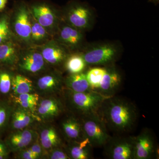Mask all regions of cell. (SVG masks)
<instances>
[{
	"mask_svg": "<svg viewBox=\"0 0 159 159\" xmlns=\"http://www.w3.org/2000/svg\"><path fill=\"white\" fill-rule=\"evenodd\" d=\"M13 27L15 32L20 39L25 42L31 40V13L25 3H18L15 11Z\"/></svg>",
	"mask_w": 159,
	"mask_h": 159,
	"instance_id": "cell-7",
	"label": "cell"
},
{
	"mask_svg": "<svg viewBox=\"0 0 159 159\" xmlns=\"http://www.w3.org/2000/svg\"><path fill=\"white\" fill-rule=\"evenodd\" d=\"M6 157L2 156H0V159H5L6 158Z\"/></svg>",
	"mask_w": 159,
	"mask_h": 159,
	"instance_id": "cell-36",
	"label": "cell"
},
{
	"mask_svg": "<svg viewBox=\"0 0 159 159\" xmlns=\"http://www.w3.org/2000/svg\"><path fill=\"white\" fill-rule=\"evenodd\" d=\"M92 148L86 138L81 141L70 142L66 151L70 159H88L92 157Z\"/></svg>",
	"mask_w": 159,
	"mask_h": 159,
	"instance_id": "cell-20",
	"label": "cell"
},
{
	"mask_svg": "<svg viewBox=\"0 0 159 159\" xmlns=\"http://www.w3.org/2000/svg\"><path fill=\"white\" fill-rule=\"evenodd\" d=\"M59 24L57 41L69 51L81 48L84 41V31L69 25L65 22Z\"/></svg>",
	"mask_w": 159,
	"mask_h": 159,
	"instance_id": "cell-9",
	"label": "cell"
},
{
	"mask_svg": "<svg viewBox=\"0 0 159 159\" xmlns=\"http://www.w3.org/2000/svg\"><path fill=\"white\" fill-rule=\"evenodd\" d=\"M133 142L134 159H151L157 153L154 139L148 129L133 137Z\"/></svg>",
	"mask_w": 159,
	"mask_h": 159,
	"instance_id": "cell-10",
	"label": "cell"
},
{
	"mask_svg": "<svg viewBox=\"0 0 159 159\" xmlns=\"http://www.w3.org/2000/svg\"><path fill=\"white\" fill-rule=\"evenodd\" d=\"M11 36L10 21L8 16L0 17V45L10 40Z\"/></svg>",
	"mask_w": 159,
	"mask_h": 159,
	"instance_id": "cell-28",
	"label": "cell"
},
{
	"mask_svg": "<svg viewBox=\"0 0 159 159\" xmlns=\"http://www.w3.org/2000/svg\"><path fill=\"white\" fill-rule=\"evenodd\" d=\"M103 147L108 158L134 159L133 137H111Z\"/></svg>",
	"mask_w": 159,
	"mask_h": 159,
	"instance_id": "cell-6",
	"label": "cell"
},
{
	"mask_svg": "<svg viewBox=\"0 0 159 159\" xmlns=\"http://www.w3.org/2000/svg\"><path fill=\"white\" fill-rule=\"evenodd\" d=\"M31 40L34 42H39L47 38V30L31 17Z\"/></svg>",
	"mask_w": 159,
	"mask_h": 159,
	"instance_id": "cell-27",
	"label": "cell"
},
{
	"mask_svg": "<svg viewBox=\"0 0 159 159\" xmlns=\"http://www.w3.org/2000/svg\"><path fill=\"white\" fill-rule=\"evenodd\" d=\"M45 62L41 53L31 51L19 57L17 63L22 71L29 74H36L44 70Z\"/></svg>",
	"mask_w": 159,
	"mask_h": 159,
	"instance_id": "cell-15",
	"label": "cell"
},
{
	"mask_svg": "<svg viewBox=\"0 0 159 159\" xmlns=\"http://www.w3.org/2000/svg\"><path fill=\"white\" fill-rule=\"evenodd\" d=\"M98 114L107 129L118 134L132 130L138 117L136 107L132 102L115 96L103 101Z\"/></svg>",
	"mask_w": 159,
	"mask_h": 159,
	"instance_id": "cell-1",
	"label": "cell"
},
{
	"mask_svg": "<svg viewBox=\"0 0 159 159\" xmlns=\"http://www.w3.org/2000/svg\"><path fill=\"white\" fill-rule=\"evenodd\" d=\"M106 72L96 92L103 97H110L115 96L122 83L121 74L115 66H106Z\"/></svg>",
	"mask_w": 159,
	"mask_h": 159,
	"instance_id": "cell-11",
	"label": "cell"
},
{
	"mask_svg": "<svg viewBox=\"0 0 159 159\" xmlns=\"http://www.w3.org/2000/svg\"><path fill=\"white\" fill-rule=\"evenodd\" d=\"M120 48L115 43H94L86 46L81 52L87 66L111 65L119 57Z\"/></svg>",
	"mask_w": 159,
	"mask_h": 159,
	"instance_id": "cell-3",
	"label": "cell"
},
{
	"mask_svg": "<svg viewBox=\"0 0 159 159\" xmlns=\"http://www.w3.org/2000/svg\"><path fill=\"white\" fill-rule=\"evenodd\" d=\"M12 107L5 102H0V132L5 129L10 120Z\"/></svg>",
	"mask_w": 159,
	"mask_h": 159,
	"instance_id": "cell-29",
	"label": "cell"
},
{
	"mask_svg": "<svg viewBox=\"0 0 159 159\" xmlns=\"http://www.w3.org/2000/svg\"><path fill=\"white\" fill-rule=\"evenodd\" d=\"M38 134L32 129L16 130L7 140L8 148L14 152H19L27 148L37 139Z\"/></svg>",
	"mask_w": 159,
	"mask_h": 159,
	"instance_id": "cell-14",
	"label": "cell"
},
{
	"mask_svg": "<svg viewBox=\"0 0 159 159\" xmlns=\"http://www.w3.org/2000/svg\"><path fill=\"white\" fill-rule=\"evenodd\" d=\"M14 102L22 108L35 114L39 101V95L35 93H29L13 96Z\"/></svg>",
	"mask_w": 159,
	"mask_h": 159,
	"instance_id": "cell-24",
	"label": "cell"
},
{
	"mask_svg": "<svg viewBox=\"0 0 159 159\" xmlns=\"http://www.w3.org/2000/svg\"><path fill=\"white\" fill-rule=\"evenodd\" d=\"M84 137L93 147L104 146L111 138L104 122L97 113L80 117Z\"/></svg>",
	"mask_w": 159,
	"mask_h": 159,
	"instance_id": "cell-4",
	"label": "cell"
},
{
	"mask_svg": "<svg viewBox=\"0 0 159 159\" xmlns=\"http://www.w3.org/2000/svg\"><path fill=\"white\" fill-rule=\"evenodd\" d=\"M105 67H94L90 69L86 73L87 78L92 91L96 92L102 77L105 74Z\"/></svg>",
	"mask_w": 159,
	"mask_h": 159,
	"instance_id": "cell-26",
	"label": "cell"
},
{
	"mask_svg": "<svg viewBox=\"0 0 159 159\" xmlns=\"http://www.w3.org/2000/svg\"><path fill=\"white\" fill-rule=\"evenodd\" d=\"M29 10L32 17L46 30L58 28L59 22L57 11L48 3L36 2L31 5Z\"/></svg>",
	"mask_w": 159,
	"mask_h": 159,
	"instance_id": "cell-8",
	"label": "cell"
},
{
	"mask_svg": "<svg viewBox=\"0 0 159 159\" xmlns=\"http://www.w3.org/2000/svg\"><path fill=\"white\" fill-rule=\"evenodd\" d=\"M8 0H0V11H2L6 7Z\"/></svg>",
	"mask_w": 159,
	"mask_h": 159,
	"instance_id": "cell-35",
	"label": "cell"
},
{
	"mask_svg": "<svg viewBox=\"0 0 159 159\" xmlns=\"http://www.w3.org/2000/svg\"><path fill=\"white\" fill-rule=\"evenodd\" d=\"M48 157L51 159H70L66 150H64L59 147L53 148L48 152Z\"/></svg>",
	"mask_w": 159,
	"mask_h": 159,
	"instance_id": "cell-31",
	"label": "cell"
},
{
	"mask_svg": "<svg viewBox=\"0 0 159 159\" xmlns=\"http://www.w3.org/2000/svg\"><path fill=\"white\" fill-rule=\"evenodd\" d=\"M67 89L77 93H83L92 91L87 78L86 73H77L70 74L64 80Z\"/></svg>",
	"mask_w": 159,
	"mask_h": 159,
	"instance_id": "cell-21",
	"label": "cell"
},
{
	"mask_svg": "<svg viewBox=\"0 0 159 159\" xmlns=\"http://www.w3.org/2000/svg\"><path fill=\"white\" fill-rule=\"evenodd\" d=\"M62 133L69 142H78L86 139L83 130L80 119L70 116L63 119L61 122Z\"/></svg>",
	"mask_w": 159,
	"mask_h": 159,
	"instance_id": "cell-16",
	"label": "cell"
},
{
	"mask_svg": "<svg viewBox=\"0 0 159 159\" xmlns=\"http://www.w3.org/2000/svg\"><path fill=\"white\" fill-rule=\"evenodd\" d=\"M69 51L57 41L50 42L43 46L41 54L46 62L51 65L58 66L64 63L70 54Z\"/></svg>",
	"mask_w": 159,
	"mask_h": 159,
	"instance_id": "cell-12",
	"label": "cell"
},
{
	"mask_svg": "<svg viewBox=\"0 0 159 159\" xmlns=\"http://www.w3.org/2000/svg\"><path fill=\"white\" fill-rule=\"evenodd\" d=\"M38 138L46 153L53 148L59 147L61 144V139L57 131L51 125H47L41 129Z\"/></svg>",
	"mask_w": 159,
	"mask_h": 159,
	"instance_id": "cell-19",
	"label": "cell"
},
{
	"mask_svg": "<svg viewBox=\"0 0 159 159\" xmlns=\"http://www.w3.org/2000/svg\"><path fill=\"white\" fill-rule=\"evenodd\" d=\"M19 58L17 47L11 40L0 45V64L12 66L17 64Z\"/></svg>",
	"mask_w": 159,
	"mask_h": 159,
	"instance_id": "cell-22",
	"label": "cell"
},
{
	"mask_svg": "<svg viewBox=\"0 0 159 159\" xmlns=\"http://www.w3.org/2000/svg\"><path fill=\"white\" fill-rule=\"evenodd\" d=\"M66 90V98L69 107L80 117L98 113L102 102L108 98L93 91L77 93L67 89Z\"/></svg>",
	"mask_w": 159,
	"mask_h": 159,
	"instance_id": "cell-2",
	"label": "cell"
},
{
	"mask_svg": "<svg viewBox=\"0 0 159 159\" xmlns=\"http://www.w3.org/2000/svg\"><path fill=\"white\" fill-rule=\"evenodd\" d=\"M11 89L15 96L32 93L34 91L32 81L28 77L20 74L11 77Z\"/></svg>",
	"mask_w": 159,
	"mask_h": 159,
	"instance_id": "cell-23",
	"label": "cell"
},
{
	"mask_svg": "<svg viewBox=\"0 0 159 159\" xmlns=\"http://www.w3.org/2000/svg\"><path fill=\"white\" fill-rule=\"evenodd\" d=\"M18 157L19 158L23 159H39L37 156L29 148H26L20 151Z\"/></svg>",
	"mask_w": 159,
	"mask_h": 159,
	"instance_id": "cell-33",
	"label": "cell"
},
{
	"mask_svg": "<svg viewBox=\"0 0 159 159\" xmlns=\"http://www.w3.org/2000/svg\"><path fill=\"white\" fill-rule=\"evenodd\" d=\"M63 110V105L59 99L50 97L39 100L35 112L39 120L48 121L58 116Z\"/></svg>",
	"mask_w": 159,
	"mask_h": 159,
	"instance_id": "cell-13",
	"label": "cell"
},
{
	"mask_svg": "<svg viewBox=\"0 0 159 159\" xmlns=\"http://www.w3.org/2000/svg\"><path fill=\"white\" fill-rule=\"evenodd\" d=\"M29 148L39 158L41 157L45 152L40 143L38 136Z\"/></svg>",
	"mask_w": 159,
	"mask_h": 159,
	"instance_id": "cell-32",
	"label": "cell"
},
{
	"mask_svg": "<svg viewBox=\"0 0 159 159\" xmlns=\"http://www.w3.org/2000/svg\"><path fill=\"white\" fill-rule=\"evenodd\" d=\"M64 80L59 75L51 74L41 77L38 80V89L46 95L54 94L62 90Z\"/></svg>",
	"mask_w": 159,
	"mask_h": 159,
	"instance_id": "cell-17",
	"label": "cell"
},
{
	"mask_svg": "<svg viewBox=\"0 0 159 159\" xmlns=\"http://www.w3.org/2000/svg\"><path fill=\"white\" fill-rule=\"evenodd\" d=\"M64 14L65 22L81 31L90 30L93 25V11L85 3L72 1L66 7Z\"/></svg>",
	"mask_w": 159,
	"mask_h": 159,
	"instance_id": "cell-5",
	"label": "cell"
},
{
	"mask_svg": "<svg viewBox=\"0 0 159 159\" xmlns=\"http://www.w3.org/2000/svg\"><path fill=\"white\" fill-rule=\"evenodd\" d=\"M10 120L11 127L15 130L27 128L35 120L39 121L35 114L20 106L12 110Z\"/></svg>",
	"mask_w": 159,
	"mask_h": 159,
	"instance_id": "cell-18",
	"label": "cell"
},
{
	"mask_svg": "<svg viewBox=\"0 0 159 159\" xmlns=\"http://www.w3.org/2000/svg\"><path fill=\"white\" fill-rule=\"evenodd\" d=\"M64 64L70 74L82 73L87 66L81 52L69 54Z\"/></svg>",
	"mask_w": 159,
	"mask_h": 159,
	"instance_id": "cell-25",
	"label": "cell"
},
{
	"mask_svg": "<svg viewBox=\"0 0 159 159\" xmlns=\"http://www.w3.org/2000/svg\"><path fill=\"white\" fill-rule=\"evenodd\" d=\"M9 148L5 143L0 141V156L7 157L8 154Z\"/></svg>",
	"mask_w": 159,
	"mask_h": 159,
	"instance_id": "cell-34",
	"label": "cell"
},
{
	"mask_svg": "<svg viewBox=\"0 0 159 159\" xmlns=\"http://www.w3.org/2000/svg\"><path fill=\"white\" fill-rule=\"evenodd\" d=\"M11 76L7 72L0 71V92L2 93H9L11 89Z\"/></svg>",
	"mask_w": 159,
	"mask_h": 159,
	"instance_id": "cell-30",
	"label": "cell"
}]
</instances>
